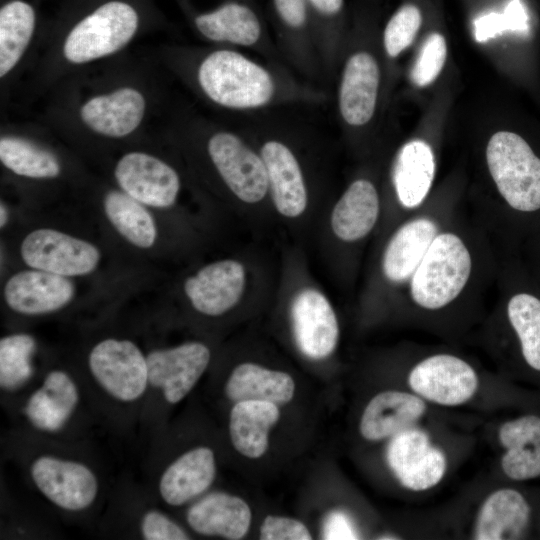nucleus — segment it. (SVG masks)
<instances>
[{
    "mask_svg": "<svg viewBox=\"0 0 540 540\" xmlns=\"http://www.w3.org/2000/svg\"><path fill=\"white\" fill-rule=\"evenodd\" d=\"M432 446L426 431L411 426L391 437L386 450L387 464L399 479L419 462Z\"/></svg>",
    "mask_w": 540,
    "mask_h": 540,
    "instance_id": "nucleus-37",
    "label": "nucleus"
},
{
    "mask_svg": "<svg viewBox=\"0 0 540 540\" xmlns=\"http://www.w3.org/2000/svg\"><path fill=\"white\" fill-rule=\"evenodd\" d=\"M473 256L456 232L440 230L409 280V296L419 308L436 311L455 301L468 285Z\"/></svg>",
    "mask_w": 540,
    "mask_h": 540,
    "instance_id": "nucleus-4",
    "label": "nucleus"
},
{
    "mask_svg": "<svg viewBox=\"0 0 540 540\" xmlns=\"http://www.w3.org/2000/svg\"><path fill=\"white\" fill-rule=\"evenodd\" d=\"M295 392L293 378L286 372L271 370L255 363L237 365L225 385V393L235 402L257 400L288 403Z\"/></svg>",
    "mask_w": 540,
    "mask_h": 540,
    "instance_id": "nucleus-31",
    "label": "nucleus"
},
{
    "mask_svg": "<svg viewBox=\"0 0 540 540\" xmlns=\"http://www.w3.org/2000/svg\"><path fill=\"white\" fill-rule=\"evenodd\" d=\"M30 475L41 494L65 511L86 510L99 492L93 470L76 460L41 455L33 460Z\"/></svg>",
    "mask_w": 540,
    "mask_h": 540,
    "instance_id": "nucleus-12",
    "label": "nucleus"
},
{
    "mask_svg": "<svg viewBox=\"0 0 540 540\" xmlns=\"http://www.w3.org/2000/svg\"><path fill=\"white\" fill-rule=\"evenodd\" d=\"M74 295V284L68 277L33 268L13 274L4 286L7 306L27 316L58 311L68 305Z\"/></svg>",
    "mask_w": 540,
    "mask_h": 540,
    "instance_id": "nucleus-18",
    "label": "nucleus"
},
{
    "mask_svg": "<svg viewBox=\"0 0 540 540\" xmlns=\"http://www.w3.org/2000/svg\"><path fill=\"white\" fill-rule=\"evenodd\" d=\"M36 351L35 338L27 333L6 335L0 340V386L15 390L33 374L32 358Z\"/></svg>",
    "mask_w": 540,
    "mask_h": 540,
    "instance_id": "nucleus-35",
    "label": "nucleus"
},
{
    "mask_svg": "<svg viewBox=\"0 0 540 540\" xmlns=\"http://www.w3.org/2000/svg\"><path fill=\"white\" fill-rule=\"evenodd\" d=\"M314 40L320 60L327 66L330 44L342 27L344 0H307Z\"/></svg>",
    "mask_w": 540,
    "mask_h": 540,
    "instance_id": "nucleus-39",
    "label": "nucleus"
},
{
    "mask_svg": "<svg viewBox=\"0 0 540 540\" xmlns=\"http://www.w3.org/2000/svg\"><path fill=\"white\" fill-rule=\"evenodd\" d=\"M293 335L300 351L315 360L324 359L335 350L339 323L328 298L319 290L305 288L291 305Z\"/></svg>",
    "mask_w": 540,
    "mask_h": 540,
    "instance_id": "nucleus-14",
    "label": "nucleus"
},
{
    "mask_svg": "<svg viewBox=\"0 0 540 540\" xmlns=\"http://www.w3.org/2000/svg\"><path fill=\"white\" fill-rule=\"evenodd\" d=\"M273 22L293 61L306 73L315 71L318 52L307 0H270Z\"/></svg>",
    "mask_w": 540,
    "mask_h": 540,
    "instance_id": "nucleus-30",
    "label": "nucleus"
},
{
    "mask_svg": "<svg viewBox=\"0 0 540 540\" xmlns=\"http://www.w3.org/2000/svg\"><path fill=\"white\" fill-rule=\"evenodd\" d=\"M215 475L214 452L206 446L194 447L165 468L159 479V494L168 505H184L205 492Z\"/></svg>",
    "mask_w": 540,
    "mask_h": 540,
    "instance_id": "nucleus-23",
    "label": "nucleus"
},
{
    "mask_svg": "<svg viewBox=\"0 0 540 540\" xmlns=\"http://www.w3.org/2000/svg\"><path fill=\"white\" fill-rule=\"evenodd\" d=\"M68 106L72 126L101 139H127L149 122L155 108L147 84L131 77L87 88Z\"/></svg>",
    "mask_w": 540,
    "mask_h": 540,
    "instance_id": "nucleus-3",
    "label": "nucleus"
},
{
    "mask_svg": "<svg viewBox=\"0 0 540 540\" xmlns=\"http://www.w3.org/2000/svg\"><path fill=\"white\" fill-rule=\"evenodd\" d=\"M408 385L422 399L441 406H459L477 392L479 379L464 359L447 353L430 355L410 370Z\"/></svg>",
    "mask_w": 540,
    "mask_h": 540,
    "instance_id": "nucleus-11",
    "label": "nucleus"
},
{
    "mask_svg": "<svg viewBox=\"0 0 540 540\" xmlns=\"http://www.w3.org/2000/svg\"><path fill=\"white\" fill-rule=\"evenodd\" d=\"M506 311L526 363L540 371V299L527 292L516 293L509 298Z\"/></svg>",
    "mask_w": 540,
    "mask_h": 540,
    "instance_id": "nucleus-34",
    "label": "nucleus"
},
{
    "mask_svg": "<svg viewBox=\"0 0 540 540\" xmlns=\"http://www.w3.org/2000/svg\"><path fill=\"white\" fill-rule=\"evenodd\" d=\"M380 215V197L368 179L354 180L333 207L330 224L334 235L352 243L366 237Z\"/></svg>",
    "mask_w": 540,
    "mask_h": 540,
    "instance_id": "nucleus-25",
    "label": "nucleus"
},
{
    "mask_svg": "<svg viewBox=\"0 0 540 540\" xmlns=\"http://www.w3.org/2000/svg\"><path fill=\"white\" fill-rule=\"evenodd\" d=\"M447 469L445 454L438 447L432 446L427 454L398 480L412 491H424L436 486L444 477Z\"/></svg>",
    "mask_w": 540,
    "mask_h": 540,
    "instance_id": "nucleus-41",
    "label": "nucleus"
},
{
    "mask_svg": "<svg viewBox=\"0 0 540 540\" xmlns=\"http://www.w3.org/2000/svg\"><path fill=\"white\" fill-rule=\"evenodd\" d=\"M249 505L240 497L224 492L208 494L191 505L186 520L201 535L237 540L243 538L251 524Z\"/></svg>",
    "mask_w": 540,
    "mask_h": 540,
    "instance_id": "nucleus-24",
    "label": "nucleus"
},
{
    "mask_svg": "<svg viewBox=\"0 0 540 540\" xmlns=\"http://www.w3.org/2000/svg\"><path fill=\"white\" fill-rule=\"evenodd\" d=\"M8 216H9V214H8L7 207L5 206V204L1 203V205H0V226H1V228H3L7 224Z\"/></svg>",
    "mask_w": 540,
    "mask_h": 540,
    "instance_id": "nucleus-45",
    "label": "nucleus"
},
{
    "mask_svg": "<svg viewBox=\"0 0 540 540\" xmlns=\"http://www.w3.org/2000/svg\"><path fill=\"white\" fill-rule=\"evenodd\" d=\"M263 540H309L308 528L301 521L284 516H267L260 527Z\"/></svg>",
    "mask_w": 540,
    "mask_h": 540,
    "instance_id": "nucleus-43",
    "label": "nucleus"
},
{
    "mask_svg": "<svg viewBox=\"0 0 540 540\" xmlns=\"http://www.w3.org/2000/svg\"><path fill=\"white\" fill-rule=\"evenodd\" d=\"M530 520V506L523 495L510 488L490 493L477 513L473 538L477 540L519 539Z\"/></svg>",
    "mask_w": 540,
    "mask_h": 540,
    "instance_id": "nucleus-26",
    "label": "nucleus"
},
{
    "mask_svg": "<svg viewBox=\"0 0 540 540\" xmlns=\"http://www.w3.org/2000/svg\"><path fill=\"white\" fill-rule=\"evenodd\" d=\"M42 0H0V79L6 83L28 57L45 23Z\"/></svg>",
    "mask_w": 540,
    "mask_h": 540,
    "instance_id": "nucleus-16",
    "label": "nucleus"
},
{
    "mask_svg": "<svg viewBox=\"0 0 540 540\" xmlns=\"http://www.w3.org/2000/svg\"><path fill=\"white\" fill-rule=\"evenodd\" d=\"M0 162L16 176L31 180H52L62 173L61 160L52 149L17 132H2Z\"/></svg>",
    "mask_w": 540,
    "mask_h": 540,
    "instance_id": "nucleus-32",
    "label": "nucleus"
},
{
    "mask_svg": "<svg viewBox=\"0 0 540 540\" xmlns=\"http://www.w3.org/2000/svg\"><path fill=\"white\" fill-rule=\"evenodd\" d=\"M191 28L202 39L218 45L257 47L267 40L263 17L251 0H222L198 10L190 0H177Z\"/></svg>",
    "mask_w": 540,
    "mask_h": 540,
    "instance_id": "nucleus-8",
    "label": "nucleus"
},
{
    "mask_svg": "<svg viewBox=\"0 0 540 540\" xmlns=\"http://www.w3.org/2000/svg\"><path fill=\"white\" fill-rule=\"evenodd\" d=\"M78 402L79 390L74 379L64 370L54 369L28 397L24 414L34 428L55 433L69 421Z\"/></svg>",
    "mask_w": 540,
    "mask_h": 540,
    "instance_id": "nucleus-21",
    "label": "nucleus"
},
{
    "mask_svg": "<svg viewBox=\"0 0 540 540\" xmlns=\"http://www.w3.org/2000/svg\"><path fill=\"white\" fill-rule=\"evenodd\" d=\"M440 227L430 216H416L398 227L382 256V272L393 284L409 282Z\"/></svg>",
    "mask_w": 540,
    "mask_h": 540,
    "instance_id": "nucleus-20",
    "label": "nucleus"
},
{
    "mask_svg": "<svg viewBox=\"0 0 540 540\" xmlns=\"http://www.w3.org/2000/svg\"><path fill=\"white\" fill-rule=\"evenodd\" d=\"M423 24V10L413 1L402 3L387 21L383 44L387 55L397 57L411 45Z\"/></svg>",
    "mask_w": 540,
    "mask_h": 540,
    "instance_id": "nucleus-38",
    "label": "nucleus"
},
{
    "mask_svg": "<svg viewBox=\"0 0 540 540\" xmlns=\"http://www.w3.org/2000/svg\"><path fill=\"white\" fill-rule=\"evenodd\" d=\"M425 412V400L417 394L399 390L383 391L366 405L359 431L368 441H380L414 426Z\"/></svg>",
    "mask_w": 540,
    "mask_h": 540,
    "instance_id": "nucleus-22",
    "label": "nucleus"
},
{
    "mask_svg": "<svg viewBox=\"0 0 540 540\" xmlns=\"http://www.w3.org/2000/svg\"><path fill=\"white\" fill-rule=\"evenodd\" d=\"M380 67L367 51H356L346 59L338 87V110L343 122L351 127L368 124L374 116Z\"/></svg>",
    "mask_w": 540,
    "mask_h": 540,
    "instance_id": "nucleus-17",
    "label": "nucleus"
},
{
    "mask_svg": "<svg viewBox=\"0 0 540 540\" xmlns=\"http://www.w3.org/2000/svg\"><path fill=\"white\" fill-rule=\"evenodd\" d=\"M140 533L146 540H186L187 532L165 513L147 510L140 519Z\"/></svg>",
    "mask_w": 540,
    "mask_h": 540,
    "instance_id": "nucleus-42",
    "label": "nucleus"
},
{
    "mask_svg": "<svg viewBox=\"0 0 540 540\" xmlns=\"http://www.w3.org/2000/svg\"><path fill=\"white\" fill-rule=\"evenodd\" d=\"M498 439L505 452L501 457L503 473L522 481L540 476V417L525 415L504 422Z\"/></svg>",
    "mask_w": 540,
    "mask_h": 540,
    "instance_id": "nucleus-27",
    "label": "nucleus"
},
{
    "mask_svg": "<svg viewBox=\"0 0 540 540\" xmlns=\"http://www.w3.org/2000/svg\"><path fill=\"white\" fill-rule=\"evenodd\" d=\"M211 360L207 345L198 341L154 349L147 355L149 385L169 404L182 401L194 388Z\"/></svg>",
    "mask_w": 540,
    "mask_h": 540,
    "instance_id": "nucleus-13",
    "label": "nucleus"
},
{
    "mask_svg": "<svg viewBox=\"0 0 540 540\" xmlns=\"http://www.w3.org/2000/svg\"><path fill=\"white\" fill-rule=\"evenodd\" d=\"M435 174L431 147L422 140L407 142L399 151L393 183L400 204L407 209L420 206L427 197Z\"/></svg>",
    "mask_w": 540,
    "mask_h": 540,
    "instance_id": "nucleus-29",
    "label": "nucleus"
},
{
    "mask_svg": "<svg viewBox=\"0 0 540 540\" xmlns=\"http://www.w3.org/2000/svg\"><path fill=\"white\" fill-rule=\"evenodd\" d=\"M20 254L30 268L65 277L87 275L101 259L94 244L52 228L28 233L21 242Z\"/></svg>",
    "mask_w": 540,
    "mask_h": 540,
    "instance_id": "nucleus-9",
    "label": "nucleus"
},
{
    "mask_svg": "<svg viewBox=\"0 0 540 540\" xmlns=\"http://www.w3.org/2000/svg\"><path fill=\"white\" fill-rule=\"evenodd\" d=\"M486 163L498 193L515 211L540 210V158L518 134L499 131L486 147Z\"/></svg>",
    "mask_w": 540,
    "mask_h": 540,
    "instance_id": "nucleus-5",
    "label": "nucleus"
},
{
    "mask_svg": "<svg viewBox=\"0 0 540 540\" xmlns=\"http://www.w3.org/2000/svg\"><path fill=\"white\" fill-rule=\"evenodd\" d=\"M88 368L100 388L123 403L140 399L150 386L147 356L128 339L96 343L88 354Z\"/></svg>",
    "mask_w": 540,
    "mask_h": 540,
    "instance_id": "nucleus-7",
    "label": "nucleus"
},
{
    "mask_svg": "<svg viewBox=\"0 0 540 540\" xmlns=\"http://www.w3.org/2000/svg\"><path fill=\"white\" fill-rule=\"evenodd\" d=\"M103 208L109 222L130 244L142 249L154 245L157 227L146 205L120 189H112L104 196Z\"/></svg>",
    "mask_w": 540,
    "mask_h": 540,
    "instance_id": "nucleus-33",
    "label": "nucleus"
},
{
    "mask_svg": "<svg viewBox=\"0 0 540 540\" xmlns=\"http://www.w3.org/2000/svg\"><path fill=\"white\" fill-rule=\"evenodd\" d=\"M205 150L227 189L241 202L256 204L269 194L268 176L259 151L237 133L215 127L209 130Z\"/></svg>",
    "mask_w": 540,
    "mask_h": 540,
    "instance_id": "nucleus-6",
    "label": "nucleus"
},
{
    "mask_svg": "<svg viewBox=\"0 0 540 540\" xmlns=\"http://www.w3.org/2000/svg\"><path fill=\"white\" fill-rule=\"evenodd\" d=\"M113 176L121 191L148 207H171L181 189L176 169L159 156L143 150L122 154L114 165Z\"/></svg>",
    "mask_w": 540,
    "mask_h": 540,
    "instance_id": "nucleus-10",
    "label": "nucleus"
},
{
    "mask_svg": "<svg viewBox=\"0 0 540 540\" xmlns=\"http://www.w3.org/2000/svg\"><path fill=\"white\" fill-rule=\"evenodd\" d=\"M472 25L476 41L485 42L507 31L526 34L529 14L523 0H505L501 9L478 14Z\"/></svg>",
    "mask_w": 540,
    "mask_h": 540,
    "instance_id": "nucleus-36",
    "label": "nucleus"
},
{
    "mask_svg": "<svg viewBox=\"0 0 540 540\" xmlns=\"http://www.w3.org/2000/svg\"><path fill=\"white\" fill-rule=\"evenodd\" d=\"M246 285V269L234 259L205 265L184 283V292L193 308L206 316H220L235 307Z\"/></svg>",
    "mask_w": 540,
    "mask_h": 540,
    "instance_id": "nucleus-15",
    "label": "nucleus"
},
{
    "mask_svg": "<svg viewBox=\"0 0 540 540\" xmlns=\"http://www.w3.org/2000/svg\"><path fill=\"white\" fill-rule=\"evenodd\" d=\"M279 418L280 411L275 403L236 402L229 416V435L235 450L251 459L263 456L268 449L269 432Z\"/></svg>",
    "mask_w": 540,
    "mask_h": 540,
    "instance_id": "nucleus-28",
    "label": "nucleus"
},
{
    "mask_svg": "<svg viewBox=\"0 0 540 540\" xmlns=\"http://www.w3.org/2000/svg\"><path fill=\"white\" fill-rule=\"evenodd\" d=\"M269 184V195L284 217L302 215L308 204V190L301 164L290 146L276 138L267 139L259 148Z\"/></svg>",
    "mask_w": 540,
    "mask_h": 540,
    "instance_id": "nucleus-19",
    "label": "nucleus"
},
{
    "mask_svg": "<svg viewBox=\"0 0 540 540\" xmlns=\"http://www.w3.org/2000/svg\"><path fill=\"white\" fill-rule=\"evenodd\" d=\"M165 24L154 0H62L43 34L60 78L113 58Z\"/></svg>",
    "mask_w": 540,
    "mask_h": 540,
    "instance_id": "nucleus-1",
    "label": "nucleus"
},
{
    "mask_svg": "<svg viewBox=\"0 0 540 540\" xmlns=\"http://www.w3.org/2000/svg\"><path fill=\"white\" fill-rule=\"evenodd\" d=\"M198 52L190 56L183 74L198 95L215 107L249 111L308 98L270 67L239 51L219 46Z\"/></svg>",
    "mask_w": 540,
    "mask_h": 540,
    "instance_id": "nucleus-2",
    "label": "nucleus"
},
{
    "mask_svg": "<svg viewBox=\"0 0 540 540\" xmlns=\"http://www.w3.org/2000/svg\"><path fill=\"white\" fill-rule=\"evenodd\" d=\"M326 539H357L358 533L349 517L342 512L331 513L324 524Z\"/></svg>",
    "mask_w": 540,
    "mask_h": 540,
    "instance_id": "nucleus-44",
    "label": "nucleus"
},
{
    "mask_svg": "<svg viewBox=\"0 0 540 540\" xmlns=\"http://www.w3.org/2000/svg\"><path fill=\"white\" fill-rule=\"evenodd\" d=\"M447 56L445 37L439 32L430 33L411 70L412 82L418 87L431 84L440 74Z\"/></svg>",
    "mask_w": 540,
    "mask_h": 540,
    "instance_id": "nucleus-40",
    "label": "nucleus"
}]
</instances>
